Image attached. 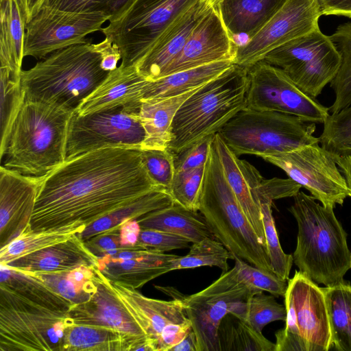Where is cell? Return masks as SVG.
Returning a JSON list of instances; mask_svg holds the SVG:
<instances>
[{"instance_id":"7dc6e473","label":"cell","mask_w":351,"mask_h":351,"mask_svg":"<svg viewBox=\"0 0 351 351\" xmlns=\"http://www.w3.org/2000/svg\"><path fill=\"white\" fill-rule=\"evenodd\" d=\"M234 266L239 279L256 293L268 292L275 297H284L288 281L274 273L261 269L237 256H234Z\"/></svg>"},{"instance_id":"9f6ffc18","label":"cell","mask_w":351,"mask_h":351,"mask_svg":"<svg viewBox=\"0 0 351 351\" xmlns=\"http://www.w3.org/2000/svg\"><path fill=\"white\" fill-rule=\"evenodd\" d=\"M141 227L137 219L129 220L119 228L120 243L121 245H132L137 243Z\"/></svg>"},{"instance_id":"7bdbcfd3","label":"cell","mask_w":351,"mask_h":351,"mask_svg":"<svg viewBox=\"0 0 351 351\" xmlns=\"http://www.w3.org/2000/svg\"><path fill=\"white\" fill-rule=\"evenodd\" d=\"M1 81V150L11 127L25 101V92L21 79L13 77L11 72L0 67Z\"/></svg>"},{"instance_id":"d6986e66","label":"cell","mask_w":351,"mask_h":351,"mask_svg":"<svg viewBox=\"0 0 351 351\" xmlns=\"http://www.w3.org/2000/svg\"><path fill=\"white\" fill-rule=\"evenodd\" d=\"M67 316L71 325L114 330L130 339L134 345V351H151L144 332L120 301L110 280L99 269L95 293L89 300L73 305Z\"/></svg>"},{"instance_id":"f5cc1de1","label":"cell","mask_w":351,"mask_h":351,"mask_svg":"<svg viewBox=\"0 0 351 351\" xmlns=\"http://www.w3.org/2000/svg\"><path fill=\"white\" fill-rule=\"evenodd\" d=\"M84 242L98 258L112 256L125 246L120 243L119 229L100 234Z\"/></svg>"},{"instance_id":"277c9868","label":"cell","mask_w":351,"mask_h":351,"mask_svg":"<svg viewBox=\"0 0 351 351\" xmlns=\"http://www.w3.org/2000/svg\"><path fill=\"white\" fill-rule=\"evenodd\" d=\"M101 62L97 45L88 41L56 50L22 71L25 99L74 112L108 75Z\"/></svg>"},{"instance_id":"7c38bea8","label":"cell","mask_w":351,"mask_h":351,"mask_svg":"<svg viewBox=\"0 0 351 351\" xmlns=\"http://www.w3.org/2000/svg\"><path fill=\"white\" fill-rule=\"evenodd\" d=\"M262 60L282 70L313 98L331 82L340 66L338 51L319 27L275 48Z\"/></svg>"},{"instance_id":"5b68a950","label":"cell","mask_w":351,"mask_h":351,"mask_svg":"<svg viewBox=\"0 0 351 351\" xmlns=\"http://www.w3.org/2000/svg\"><path fill=\"white\" fill-rule=\"evenodd\" d=\"M247 88V69L234 64L199 87L176 112L168 149L176 154L217 133L246 107Z\"/></svg>"},{"instance_id":"44dd1931","label":"cell","mask_w":351,"mask_h":351,"mask_svg":"<svg viewBox=\"0 0 351 351\" xmlns=\"http://www.w3.org/2000/svg\"><path fill=\"white\" fill-rule=\"evenodd\" d=\"M43 177H33L0 167V247L29 225Z\"/></svg>"},{"instance_id":"9c48e42d","label":"cell","mask_w":351,"mask_h":351,"mask_svg":"<svg viewBox=\"0 0 351 351\" xmlns=\"http://www.w3.org/2000/svg\"><path fill=\"white\" fill-rule=\"evenodd\" d=\"M67 312L34 303L0 285V351H62Z\"/></svg>"},{"instance_id":"5bb4252c","label":"cell","mask_w":351,"mask_h":351,"mask_svg":"<svg viewBox=\"0 0 351 351\" xmlns=\"http://www.w3.org/2000/svg\"><path fill=\"white\" fill-rule=\"evenodd\" d=\"M247 69L245 108L289 114L304 121L324 123L329 108L303 93L282 70L263 60Z\"/></svg>"},{"instance_id":"11a10c76","label":"cell","mask_w":351,"mask_h":351,"mask_svg":"<svg viewBox=\"0 0 351 351\" xmlns=\"http://www.w3.org/2000/svg\"><path fill=\"white\" fill-rule=\"evenodd\" d=\"M321 15H343L351 18V0H316Z\"/></svg>"},{"instance_id":"680465c9","label":"cell","mask_w":351,"mask_h":351,"mask_svg":"<svg viewBox=\"0 0 351 351\" xmlns=\"http://www.w3.org/2000/svg\"><path fill=\"white\" fill-rule=\"evenodd\" d=\"M169 351H197V339L195 332L191 330L178 344Z\"/></svg>"},{"instance_id":"816d5d0a","label":"cell","mask_w":351,"mask_h":351,"mask_svg":"<svg viewBox=\"0 0 351 351\" xmlns=\"http://www.w3.org/2000/svg\"><path fill=\"white\" fill-rule=\"evenodd\" d=\"M214 135L207 136L180 153L173 154L175 173L206 165Z\"/></svg>"},{"instance_id":"6f0895ef","label":"cell","mask_w":351,"mask_h":351,"mask_svg":"<svg viewBox=\"0 0 351 351\" xmlns=\"http://www.w3.org/2000/svg\"><path fill=\"white\" fill-rule=\"evenodd\" d=\"M18 1L27 23L41 8L45 0H18Z\"/></svg>"},{"instance_id":"7a4b0ae2","label":"cell","mask_w":351,"mask_h":351,"mask_svg":"<svg viewBox=\"0 0 351 351\" xmlns=\"http://www.w3.org/2000/svg\"><path fill=\"white\" fill-rule=\"evenodd\" d=\"M293 199L288 210L298 224L294 264L317 284L332 287L343 282L351 269V252L334 208L317 203L303 191Z\"/></svg>"},{"instance_id":"cb8c5ba5","label":"cell","mask_w":351,"mask_h":351,"mask_svg":"<svg viewBox=\"0 0 351 351\" xmlns=\"http://www.w3.org/2000/svg\"><path fill=\"white\" fill-rule=\"evenodd\" d=\"M78 234L4 265L24 272H56L80 267H98V257Z\"/></svg>"},{"instance_id":"60d3db41","label":"cell","mask_w":351,"mask_h":351,"mask_svg":"<svg viewBox=\"0 0 351 351\" xmlns=\"http://www.w3.org/2000/svg\"><path fill=\"white\" fill-rule=\"evenodd\" d=\"M318 138L335 161L351 154V104L328 114Z\"/></svg>"},{"instance_id":"d4e9b609","label":"cell","mask_w":351,"mask_h":351,"mask_svg":"<svg viewBox=\"0 0 351 351\" xmlns=\"http://www.w3.org/2000/svg\"><path fill=\"white\" fill-rule=\"evenodd\" d=\"M287 1L222 0L216 7L229 35L239 47L240 38H245V43Z\"/></svg>"},{"instance_id":"c3c4849f","label":"cell","mask_w":351,"mask_h":351,"mask_svg":"<svg viewBox=\"0 0 351 351\" xmlns=\"http://www.w3.org/2000/svg\"><path fill=\"white\" fill-rule=\"evenodd\" d=\"M141 156L152 180L168 191L175 175L173 153L169 149H141Z\"/></svg>"},{"instance_id":"7402d4cb","label":"cell","mask_w":351,"mask_h":351,"mask_svg":"<svg viewBox=\"0 0 351 351\" xmlns=\"http://www.w3.org/2000/svg\"><path fill=\"white\" fill-rule=\"evenodd\" d=\"M136 66L119 65L110 71L103 82L75 110L79 115L124 108L138 111L142 90L147 82Z\"/></svg>"},{"instance_id":"8992f818","label":"cell","mask_w":351,"mask_h":351,"mask_svg":"<svg viewBox=\"0 0 351 351\" xmlns=\"http://www.w3.org/2000/svg\"><path fill=\"white\" fill-rule=\"evenodd\" d=\"M199 211L215 239L234 256L274 273L266 246L259 240L226 178L213 140L206 166Z\"/></svg>"},{"instance_id":"f907efd6","label":"cell","mask_w":351,"mask_h":351,"mask_svg":"<svg viewBox=\"0 0 351 351\" xmlns=\"http://www.w3.org/2000/svg\"><path fill=\"white\" fill-rule=\"evenodd\" d=\"M137 243L145 250L160 253L191 246V241L182 236L154 229H141Z\"/></svg>"},{"instance_id":"3957f363","label":"cell","mask_w":351,"mask_h":351,"mask_svg":"<svg viewBox=\"0 0 351 351\" xmlns=\"http://www.w3.org/2000/svg\"><path fill=\"white\" fill-rule=\"evenodd\" d=\"M74 112L25 99L0 150L1 159L5 158L1 166L24 176L44 177L62 165Z\"/></svg>"},{"instance_id":"b9f144b4","label":"cell","mask_w":351,"mask_h":351,"mask_svg":"<svg viewBox=\"0 0 351 351\" xmlns=\"http://www.w3.org/2000/svg\"><path fill=\"white\" fill-rule=\"evenodd\" d=\"M239 164L260 206L264 202H273L281 198L293 197L302 187L291 178L264 179L259 171L246 160L239 159Z\"/></svg>"},{"instance_id":"9a60e30c","label":"cell","mask_w":351,"mask_h":351,"mask_svg":"<svg viewBox=\"0 0 351 351\" xmlns=\"http://www.w3.org/2000/svg\"><path fill=\"white\" fill-rule=\"evenodd\" d=\"M263 158L282 169L325 206L342 205L349 196L346 178L335 158L319 143Z\"/></svg>"},{"instance_id":"52a82bcc","label":"cell","mask_w":351,"mask_h":351,"mask_svg":"<svg viewBox=\"0 0 351 351\" xmlns=\"http://www.w3.org/2000/svg\"><path fill=\"white\" fill-rule=\"evenodd\" d=\"M315 129V123L292 114L244 108L217 133L236 156L264 158L319 143Z\"/></svg>"},{"instance_id":"6da1fadb","label":"cell","mask_w":351,"mask_h":351,"mask_svg":"<svg viewBox=\"0 0 351 351\" xmlns=\"http://www.w3.org/2000/svg\"><path fill=\"white\" fill-rule=\"evenodd\" d=\"M158 189L162 188L149 176L141 149L108 147L87 152L43 177L30 229L46 230L76 221L87 227Z\"/></svg>"},{"instance_id":"83f0119b","label":"cell","mask_w":351,"mask_h":351,"mask_svg":"<svg viewBox=\"0 0 351 351\" xmlns=\"http://www.w3.org/2000/svg\"><path fill=\"white\" fill-rule=\"evenodd\" d=\"M233 62L223 60L176 72L147 81L141 101L157 100L180 95L203 86L230 68Z\"/></svg>"},{"instance_id":"94428289","label":"cell","mask_w":351,"mask_h":351,"mask_svg":"<svg viewBox=\"0 0 351 351\" xmlns=\"http://www.w3.org/2000/svg\"><path fill=\"white\" fill-rule=\"evenodd\" d=\"M211 6L216 7L222 0H207Z\"/></svg>"},{"instance_id":"836d02e7","label":"cell","mask_w":351,"mask_h":351,"mask_svg":"<svg viewBox=\"0 0 351 351\" xmlns=\"http://www.w3.org/2000/svg\"><path fill=\"white\" fill-rule=\"evenodd\" d=\"M86 228V225L80 221L39 231L32 230L28 225L19 236L1 247L0 264L6 265L15 259L65 241L80 234Z\"/></svg>"},{"instance_id":"91938a15","label":"cell","mask_w":351,"mask_h":351,"mask_svg":"<svg viewBox=\"0 0 351 351\" xmlns=\"http://www.w3.org/2000/svg\"><path fill=\"white\" fill-rule=\"evenodd\" d=\"M336 162L346 178L349 196L351 197V154L337 160Z\"/></svg>"},{"instance_id":"e0dca14e","label":"cell","mask_w":351,"mask_h":351,"mask_svg":"<svg viewBox=\"0 0 351 351\" xmlns=\"http://www.w3.org/2000/svg\"><path fill=\"white\" fill-rule=\"evenodd\" d=\"M111 16L102 13L66 12L42 7L26 23L24 56L43 59L51 53L86 43V36L102 30Z\"/></svg>"},{"instance_id":"603a6c76","label":"cell","mask_w":351,"mask_h":351,"mask_svg":"<svg viewBox=\"0 0 351 351\" xmlns=\"http://www.w3.org/2000/svg\"><path fill=\"white\" fill-rule=\"evenodd\" d=\"M211 7L207 0H200L178 16L136 66L139 73L148 81L159 79Z\"/></svg>"},{"instance_id":"8d00e7d4","label":"cell","mask_w":351,"mask_h":351,"mask_svg":"<svg viewBox=\"0 0 351 351\" xmlns=\"http://www.w3.org/2000/svg\"><path fill=\"white\" fill-rule=\"evenodd\" d=\"M331 331V347L351 351V285L323 287Z\"/></svg>"},{"instance_id":"2e32d148","label":"cell","mask_w":351,"mask_h":351,"mask_svg":"<svg viewBox=\"0 0 351 351\" xmlns=\"http://www.w3.org/2000/svg\"><path fill=\"white\" fill-rule=\"evenodd\" d=\"M117 297L145 335L151 351H169L192 330L182 302L143 295L137 289L110 280Z\"/></svg>"},{"instance_id":"f1b7e54d","label":"cell","mask_w":351,"mask_h":351,"mask_svg":"<svg viewBox=\"0 0 351 351\" xmlns=\"http://www.w3.org/2000/svg\"><path fill=\"white\" fill-rule=\"evenodd\" d=\"M137 221L141 229L173 233L189 239L192 243L206 237H215L201 213L189 210L176 203L152 211Z\"/></svg>"},{"instance_id":"f6af8a7d","label":"cell","mask_w":351,"mask_h":351,"mask_svg":"<svg viewBox=\"0 0 351 351\" xmlns=\"http://www.w3.org/2000/svg\"><path fill=\"white\" fill-rule=\"evenodd\" d=\"M206 166L175 173L168 191L174 203L199 211Z\"/></svg>"},{"instance_id":"f546056e","label":"cell","mask_w":351,"mask_h":351,"mask_svg":"<svg viewBox=\"0 0 351 351\" xmlns=\"http://www.w3.org/2000/svg\"><path fill=\"white\" fill-rule=\"evenodd\" d=\"M197 88L169 98L141 101L138 117L145 132L142 149H168L173 117L184 101Z\"/></svg>"},{"instance_id":"ac0fdd59","label":"cell","mask_w":351,"mask_h":351,"mask_svg":"<svg viewBox=\"0 0 351 351\" xmlns=\"http://www.w3.org/2000/svg\"><path fill=\"white\" fill-rule=\"evenodd\" d=\"M320 16L316 0H288L259 32L237 47L233 63L251 67L275 48L319 27Z\"/></svg>"},{"instance_id":"ba28073f","label":"cell","mask_w":351,"mask_h":351,"mask_svg":"<svg viewBox=\"0 0 351 351\" xmlns=\"http://www.w3.org/2000/svg\"><path fill=\"white\" fill-rule=\"evenodd\" d=\"M200 0H128L102 32L121 53L123 66H136L176 19Z\"/></svg>"},{"instance_id":"e575fe53","label":"cell","mask_w":351,"mask_h":351,"mask_svg":"<svg viewBox=\"0 0 351 351\" xmlns=\"http://www.w3.org/2000/svg\"><path fill=\"white\" fill-rule=\"evenodd\" d=\"M1 284L8 289L40 306L68 312L72 304L40 279L0 264Z\"/></svg>"},{"instance_id":"484cf974","label":"cell","mask_w":351,"mask_h":351,"mask_svg":"<svg viewBox=\"0 0 351 351\" xmlns=\"http://www.w3.org/2000/svg\"><path fill=\"white\" fill-rule=\"evenodd\" d=\"M177 255L147 250L126 259L99 260L98 269L112 282L137 289L170 270V260Z\"/></svg>"},{"instance_id":"30bf717a","label":"cell","mask_w":351,"mask_h":351,"mask_svg":"<svg viewBox=\"0 0 351 351\" xmlns=\"http://www.w3.org/2000/svg\"><path fill=\"white\" fill-rule=\"evenodd\" d=\"M285 326L276 332L275 351H328L331 331L323 287L300 271L288 280Z\"/></svg>"},{"instance_id":"d6a6232c","label":"cell","mask_w":351,"mask_h":351,"mask_svg":"<svg viewBox=\"0 0 351 351\" xmlns=\"http://www.w3.org/2000/svg\"><path fill=\"white\" fill-rule=\"evenodd\" d=\"M134 351V345L122 333L109 328L69 325L64 332L62 351Z\"/></svg>"},{"instance_id":"ffe728a7","label":"cell","mask_w":351,"mask_h":351,"mask_svg":"<svg viewBox=\"0 0 351 351\" xmlns=\"http://www.w3.org/2000/svg\"><path fill=\"white\" fill-rule=\"evenodd\" d=\"M237 47L217 8L213 6L194 27L181 51L160 77L215 62H233Z\"/></svg>"},{"instance_id":"1f68e13d","label":"cell","mask_w":351,"mask_h":351,"mask_svg":"<svg viewBox=\"0 0 351 351\" xmlns=\"http://www.w3.org/2000/svg\"><path fill=\"white\" fill-rule=\"evenodd\" d=\"M173 203L167 191L163 189L154 190L99 219L78 235L85 241L100 234L118 230L127 221L137 219Z\"/></svg>"},{"instance_id":"4fadbf2b","label":"cell","mask_w":351,"mask_h":351,"mask_svg":"<svg viewBox=\"0 0 351 351\" xmlns=\"http://www.w3.org/2000/svg\"><path fill=\"white\" fill-rule=\"evenodd\" d=\"M138 112L122 107L86 115L75 111L68 129L66 160L108 147L141 149L145 132Z\"/></svg>"},{"instance_id":"d590c367","label":"cell","mask_w":351,"mask_h":351,"mask_svg":"<svg viewBox=\"0 0 351 351\" xmlns=\"http://www.w3.org/2000/svg\"><path fill=\"white\" fill-rule=\"evenodd\" d=\"M98 269L80 267L64 271L27 273L40 279L73 306L89 300L95 293Z\"/></svg>"},{"instance_id":"ab89813d","label":"cell","mask_w":351,"mask_h":351,"mask_svg":"<svg viewBox=\"0 0 351 351\" xmlns=\"http://www.w3.org/2000/svg\"><path fill=\"white\" fill-rule=\"evenodd\" d=\"M189 248L185 256L170 260L171 271L209 266L217 267L225 273L229 270L228 260L234 259V255L215 237L193 243Z\"/></svg>"},{"instance_id":"4316f807","label":"cell","mask_w":351,"mask_h":351,"mask_svg":"<svg viewBox=\"0 0 351 351\" xmlns=\"http://www.w3.org/2000/svg\"><path fill=\"white\" fill-rule=\"evenodd\" d=\"M0 67L21 79L26 21L18 0H0Z\"/></svg>"},{"instance_id":"f35d334b","label":"cell","mask_w":351,"mask_h":351,"mask_svg":"<svg viewBox=\"0 0 351 351\" xmlns=\"http://www.w3.org/2000/svg\"><path fill=\"white\" fill-rule=\"evenodd\" d=\"M329 38L340 56L339 70L330 83L335 99L329 111L334 113L351 104V22L339 25Z\"/></svg>"},{"instance_id":"8fae6325","label":"cell","mask_w":351,"mask_h":351,"mask_svg":"<svg viewBox=\"0 0 351 351\" xmlns=\"http://www.w3.org/2000/svg\"><path fill=\"white\" fill-rule=\"evenodd\" d=\"M156 288L180 300L197 339V351H219L217 330L228 313L243 320L246 302L256 293L239 278L235 266L196 293L183 295L167 287Z\"/></svg>"},{"instance_id":"4dcf8cb0","label":"cell","mask_w":351,"mask_h":351,"mask_svg":"<svg viewBox=\"0 0 351 351\" xmlns=\"http://www.w3.org/2000/svg\"><path fill=\"white\" fill-rule=\"evenodd\" d=\"M213 142L226 178L261 242L265 245L261 208L239 164V157L227 146L219 133Z\"/></svg>"},{"instance_id":"bcb514c9","label":"cell","mask_w":351,"mask_h":351,"mask_svg":"<svg viewBox=\"0 0 351 351\" xmlns=\"http://www.w3.org/2000/svg\"><path fill=\"white\" fill-rule=\"evenodd\" d=\"M285 305L279 304L273 295L260 292L252 295L246 302L244 321L256 330L262 332L263 328L274 321H285Z\"/></svg>"},{"instance_id":"db71d44e","label":"cell","mask_w":351,"mask_h":351,"mask_svg":"<svg viewBox=\"0 0 351 351\" xmlns=\"http://www.w3.org/2000/svg\"><path fill=\"white\" fill-rule=\"evenodd\" d=\"M96 45L101 55V68L108 72L117 69L119 61L121 60L118 47L106 38Z\"/></svg>"},{"instance_id":"74e56055","label":"cell","mask_w":351,"mask_h":351,"mask_svg":"<svg viewBox=\"0 0 351 351\" xmlns=\"http://www.w3.org/2000/svg\"><path fill=\"white\" fill-rule=\"evenodd\" d=\"M219 351H275V343L244 320L228 313L217 330Z\"/></svg>"},{"instance_id":"ee69618b","label":"cell","mask_w":351,"mask_h":351,"mask_svg":"<svg viewBox=\"0 0 351 351\" xmlns=\"http://www.w3.org/2000/svg\"><path fill=\"white\" fill-rule=\"evenodd\" d=\"M272 202L261 204L265 245L272 271L280 278L288 281L293 263V255L284 252L277 233L271 210Z\"/></svg>"},{"instance_id":"681fc988","label":"cell","mask_w":351,"mask_h":351,"mask_svg":"<svg viewBox=\"0 0 351 351\" xmlns=\"http://www.w3.org/2000/svg\"><path fill=\"white\" fill-rule=\"evenodd\" d=\"M128 1V0H45L42 7L66 12L102 13L112 17Z\"/></svg>"}]
</instances>
